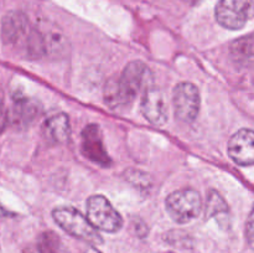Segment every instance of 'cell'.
<instances>
[{
	"label": "cell",
	"mask_w": 254,
	"mask_h": 253,
	"mask_svg": "<svg viewBox=\"0 0 254 253\" xmlns=\"http://www.w3.org/2000/svg\"><path fill=\"white\" fill-rule=\"evenodd\" d=\"M151 72L144 62L131 61L126 66L121 77L111 78L104 86V102L113 111L129 107L141 89L151 83Z\"/></svg>",
	"instance_id": "1"
},
{
	"label": "cell",
	"mask_w": 254,
	"mask_h": 253,
	"mask_svg": "<svg viewBox=\"0 0 254 253\" xmlns=\"http://www.w3.org/2000/svg\"><path fill=\"white\" fill-rule=\"evenodd\" d=\"M52 217L55 222L72 237L78 238L93 246L103 243V238L98 233L97 228L76 208L69 206L57 207L52 211Z\"/></svg>",
	"instance_id": "2"
},
{
	"label": "cell",
	"mask_w": 254,
	"mask_h": 253,
	"mask_svg": "<svg viewBox=\"0 0 254 253\" xmlns=\"http://www.w3.org/2000/svg\"><path fill=\"white\" fill-rule=\"evenodd\" d=\"M166 211L175 222L188 223L198 217L202 210L200 193L192 189L174 191L166 197Z\"/></svg>",
	"instance_id": "3"
},
{
	"label": "cell",
	"mask_w": 254,
	"mask_h": 253,
	"mask_svg": "<svg viewBox=\"0 0 254 253\" xmlns=\"http://www.w3.org/2000/svg\"><path fill=\"white\" fill-rule=\"evenodd\" d=\"M87 217L97 230L104 232H118L123 227L122 216L102 195H93L87 200Z\"/></svg>",
	"instance_id": "4"
},
{
	"label": "cell",
	"mask_w": 254,
	"mask_h": 253,
	"mask_svg": "<svg viewBox=\"0 0 254 253\" xmlns=\"http://www.w3.org/2000/svg\"><path fill=\"white\" fill-rule=\"evenodd\" d=\"M216 20L221 26L240 30L254 16L253 0H220L216 5Z\"/></svg>",
	"instance_id": "5"
},
{
	"label": "cell",
	"mask_w": 254,
	"mask_h": 253,
	"mask_svg": "<svg viewBox=\"0 0 254 253\" xmlns=\"http://www.w3.org/2000/svg\"><path fill=\"white\" fill-rule=\"evenodd\" d=\"M175 117L184 123H192L200 111V93L191 82L176 84L173 93Z\"/></svg>",
	"instance_id": "6"
},
{
	"label": "cell",
	"mask_w": 254,
	"mask_h": 253,
	"mask_svg": "<svg viewBox=\"0 0 254 253\" xmlns=\"http://www.w3.org/2000/svg\"><path fill=\"white\" fill-rule=\"evenodd\" d=\"M31 25L26 15L21 11H9L1 21V39L6 46H24Z\"/></svg>",
	"instance_id": "7"
},
{
	"label": "cell",
	"mask_w": 254,
	"mask_h": 253,
	"mask_svg": "<svg viewBox=\"0 0 254 253\" xmlns=\"http://www.w3.org/2000/svg\"><path fill=\"white\" fill-rule=\"evenodd\" d=\"M141 113L154 126H161L168 122V101L161 89L148 87L141 98Z\"/></svg>",
	"instance_id": "8"
},
{
	"label": "cell",
	"mask_w": 254,
	"mask_h": 253,
	"mask_svg": "<svg viewBox=\"0 0 254 253\" xmlns=\"http://www.w3.org/2000/svg\"><path fill=\"white\" fill-rule=\"evenodd\" d=\"M82 153L94 164L107 168L112 164L102 138V131L97 124H89L82 131Z\"/></svg>",
	"instance_id": "9"
},
{
	"label": "cell",
	"mask_w": 254,
	"mask_h": 253,
	"mask_svg": "<svg viewBox=\"0 0 254 253\" xmlns=\"http://www.w3.org/2000/svg\"><path fill=\"white\" fill-rule=\"evenodd\" d=\"M228 154L238 165H254V131L240 129L228 141Z\"/></svg>",
	"instance_id": "10"
},
{
	"label": "cell",
	"mask_w": 254,
	"mask_h": 253,
	"mask_svg": "<svg viewBox=\"0 0 254 253\" xmlns=\"http://www.w3.org/2000/svg\"><path fill=\"white\" fill-rule=\"evenodd\" d=\"M39 102L21 92L12 94L11 121L17 128H27L35 122L40 114Z\"/></svg>",
	"instance_id": "11"
},
{
	"label": "cell",
	"mask_w": 254,
	"mask_h": 253,
	"mask_svg": "<svg viewBox=\"0 0 254 253\" xmlns=\"http://www.w3.org/2000/svg\"><path fill=\"white\" fill-rule=\"evenodd\" d=\"M42 131H44L45 138L50 143L61 144L67 141L71 135L68 116L64 113H59L50 117L42 126Z\"/></svg>",
	"instance_id": "12"
},
{
	"label": "cell",
	"mask_w": 254,
	"mask_h": 253,
	"mask_svg": "<svg viewBox=\"0 0 254 253\" xmlns=\"http://www.w3.org/2000/svg\"><path fill=\"white\" fill-rule=\"evenodd\" d=\"M45 45H46V56L52 59H62L67 56L69 51V42L60 30L51 29L44 32Z\"/></svg>",
	"instance_id": "13"
},
{
	"label": "cell",
	"mask_w": 254,
	"mask_h": 253,
	"mask_svg": "<svg viewBox=\"0 0 254 253\" xmlns=\"http://www.w3.org/2000/svg\"><path fill=\"white\" fill-rule=\"evenodd\" d=\"M37 250L39 253H69L61 238L52 231H47L40 235L37 241Z\"/></svg>",
	"instance_id": "14"
},
{
	"label": "cell",
	"mask_w": 254,
	"mask_h": 253,
	"mask_svg": "<svg viewBox=\"0 0 254 253\" xmlns=\"http://www.w3.org/2000/svg\"><path fill=\"white\" fill-rule=\"evenodd\" d=\"M228 206L222 196L216 191L211 190L208 192L207 203H206V218L211 217H228Z\"/></svg>",
	"instance_id": "15"
},
{
	"label": "cell",
	"mask_w": 254,
	"mask_h": 253,
	"mask_svg": "<svg viewBox=\"0 0 254 253\" xmlns=\"http://www.w3.org/2000/svg\"><path fill=\"white\" fill-rule=\"evenodd\" d=\"M231 54L237 60L250 59L254 56V37L246 36L231 45Z\"/></svg>",
	"instance_id": "16"
},
{
	"label": "cell",
	"mask_w": 254,
	"mask_h": 253,
	"mask_svg": "<svg viewBox=\"0 0 254 253\" xmlns=\"http://www.w3.org/2000/svg\"><path fill=\"white\" fill-rule=\"evenodd\" d=\"M246 240L248 246L254 251V207L248 216L247 223H246Z\"/></svg>",
	"instance_id": "17"
},
{
	"label": "cell",
	"mask_w": 254,
	"mask_h": 253,
	"mask_svg": "<svg viewBox=\"0 0 254 253\" xmlns=\"http://www.w3.org/2000/svg\"><path fill=\"white\" fill-rule=\"evenodd\" d=\"M133 227H134V231H135V235L138 236V237L143 238L145 237L146 233H148V228H146V226L144 225L140 220H136L135 225H134Z\"/></svg>",
	"instance_id": "18"
},
{
	"label": "cell",
	"mask_w": 254,
	"mask_h": 253,
	"mask_svg": "<svg viewBox=\"0 0 254 253\" xmlns=\"http://www.w3.org/2000/svg\"><path fill=\"white\" fill-rule=\"evenodd\" d=\"M4 114V91H2L1 86H0V118H1Z\"/></svg>",
	"instance_id": "19"
},
{
	"label": "cell",
	"mask_w": 254,
	"mask_h": 253,
	"mask_svg": "<svg viewBox=\"0 0 254 253\" xmlns=\"http://www.w3.org/2000/svg\"><path fill=\"white\" fill-rule=\"evenodd\" d=\"M86 253H102V252H99V251L97 250V248H94V247H89L88 250L86 251Z\"/></svg>",
	"instance_id": "20"
},
{
	"label": "cell",
	"mask_w": 254,
	"mask_h": 253,
	"mask_svg": "<svg viewBox=\"0 0 254 253\" xmlns=\"http://www.w3.org/2000/svg\"><path fill=\"white\" fill-rule=\"evenodd\" d=\"M7 215V211L5 210V208L1 207V205H0V217H2V216H6Z\"/></svg>",
	"instance_id": "21"
},
{
	"label": "cell",
	"mask_w": 254,
	"mask_h": 253,
	"mask_svg": "<svg viewBox=\"0 0 254 253\" xmlns=\"http://www.w3.org/2000/svg\"><path fill=\"white\" fill-rule=\"evenodd\" d=\"M183 1L188 2V4H190V5H193V4H196V2L200 1V0H183Z\"/></svg>",
	"instance_id": "22"
}]
</instances>
